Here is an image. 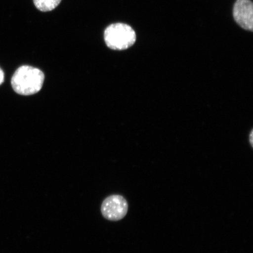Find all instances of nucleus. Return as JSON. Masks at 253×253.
I'll return each instance as SVG.
<instances>
[{
	"instance_id": "1",
	"label": "nucleus",
	"mask_w": 253,
	"mask_h": 253,
	"mask_svg": "<svg viewBox=\"0 0 253 253\" xmlns=\"http://www.w3.org/2000/svg\"><path fill=\"white\" fill-rule=\"evenodd\" d=\"M45 75L40 69L24 65L17 69L11 79V86L16 93L29 96L42 87Z\"/></svg>"
},
{
	"instance_id": "2",
	"label": "nucleus",
	"mask_w": 253,
	"mask_h": 253,
	"mask_svg": "<svg viewBox=\"0 0 253 253\" xmlns=\"http://www.w3.org/2000/svg\"><path fill=\"white\" fill-rule=\"evenodd\" d=\"M104 39L109 48L123 50L134 45L136 41V34L129 25L116 23L107 27L104 31Z\"/></svg>"
},
{
	"instance_id": "3",
	"label": "nucleus",
	"mask_w": 253,
	"mask_h": 253,
	"mask_svg": "<svg viewBox=\"0 0 253 253\" xmlns=\"http://www.w3.org/2000/svg\"><path fill=\"white\" fill-rule=\"evenodd\" d=\"M128 203L121 195H113L104 199L101 207V212L106 219L118 221L127 213Z\"/></svg>"
},
{
	"instance_id": "4",
	"label": "nucleus",
	"mask_w": 253,
	"mask_h": 253,
	"mask_svg": "<svg viewBox=\"0 0 253 253\" xmlns=\"http://www.w3.org/2000/svg\"><path fill=\"white\" fill-rule=\"evenodd\" d=\"M233 17L243 29L253 31V5L251 0H237L234 5Z\"/></svg>"
},
{
	"instance_id": "5",
	"label": "nucleus",
	"mask_w": 253,
	"mask_h": 253,
	"mask_svg": "<svg viewBox=\"0 0 253 253\" xmlns=\"http://www.w3.org/2000/svg\"><path fill=\"white\" fill-rule=\"evenodd\" d=\"M62 0H34L36 7L41 11L47 12L53 10L60 4Z\"/></svg>"
},
{
	"instance_id": "6",
	"label": "nucleus",
	"mask_w": 253,
	"mask_h": 253,
	"mask_svg": "<svg viewBox=\"0 0 253 253\" xmlns=\"http://www.w3.org/2000/svg\"><path fill=\"white\" fill-rule=\"evenodd\" d=\"M4 80V74L2 69L0 68V84H1Z\"/></svg>"
},
{
	"instance_id": "7",
	"label": "nucleus",
	"mask_w": 253,
	"mask_h": 253,
	"mask_svg": "<svg viewBox=\"0 0 253 253\" xmlns=\"http://www.w3.org/2000/svg\"><path fill=\"white\" fill-rule=\"evenodd\" d=\"M253 131L251 132V134H250V142H251V144L252 145V146H253Z\"/></svg>"
}]
</instances>
